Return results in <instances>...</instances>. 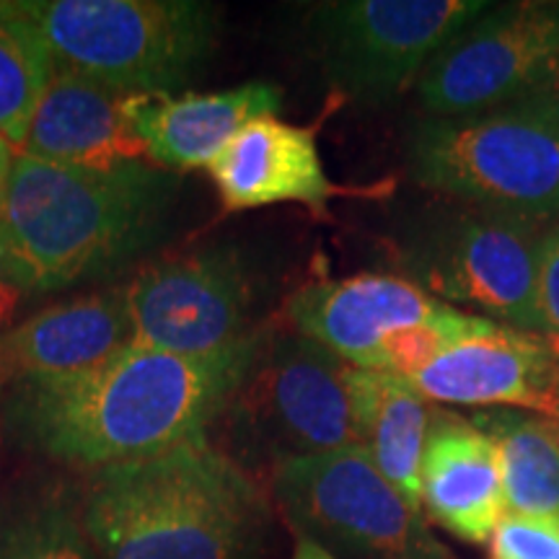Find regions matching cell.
Listing matches in <instances>:
<instances>
[{
	"mask_svg": "<svg viewBox=\"0 0 559 559\" xmlns=\"http://www.w3.org/2000/svg\"><path fill=\"white\" fill-rule=\"evenodd\" d=\"M485 0H332L309 13L313 50L342 94L379 104L419 79Z\"/></svg>",
	"mask_w": 559,
	"mask_h": 559,
	"instance_id": "obj_9",
	"label": "cell"
},
{
	"mask_svg": "<svg viewBox=\"0 0 559 559\" xmlns=\"http://www.w3.org/2000/svg\"><path fill=\"white\" fill-rule=\"evenodd\" d=\"M536 306H539L542 337L559 355V221L544 228L536 267Z\"/></svg>",
	"mask_w": 559,
	"mask_h": 559,
	"instance_id": "obj_24",
	"label": "cell"
},
{
	"mask_svg": "<svg viewBox=\"0 0 559 559\" xmlns=\"http://www.w3.org/2000/svg\"><path fill=\"white\" fill-rule=\"evenodd\" d=\"M280 104L283 91L251 81L215 94H132L124 115L151 164L179 174L213 164L243 124L277 115Z\"/></svg>",
	"mask_w": 559,
	"mask_h": 559,
	"instance_id": "obj_16",
	"label": "cell"
},
{
	"mask_svg": "<svg viewBox=\"0 0 559 559\" xmlns=\"http://www.w3.org/2000/svg\"><path fill=\"white\" fill-rule=\"evenodd\" d=\"M407 381L436 407H510L555 419L559 355L542 334L481 319Z\"/></svg>",
	"mask_w": 559,
	"mask_h": 559,
	"instance_id": "obj_12",
	"label": "cell"
},
{
	"mask_svg": "<svg viewBox=\"0 0 559 559\" xmlns=\"http://www.w3.org/2000/svg\"><path fill=\"white\" fill-rule=\"evenodd\" d=\"M547 226L445 200L417 215L402 239L400 262L412 283L440 304L542 334L536 267Z\"/></svg>",
	"mask_w": 559,
	"mask_h": 559,
	"instance_id": "obj_6",
	"label": "cell"
},
{
	"mask_svg": "<svg viewBox=\"0 0 559 559\" xmlns=\"http://www.w3.org/2000/svg\"><path fill=\"white\" fill-rule=\"evenodd\" d=\"M0 559H99L81 515L62 500L45 498L0 521Z\"/></svg>",
	"mask_w": 559,
	"mask_h": 559,
	"instance_id": "obj_22",
	"label": "cell"
},
{
	"mask_svg": "<svg viewBox=\"0 0 559 559\" xmlns=\"http://www.w3.org/2000/svg\"><path fill=\"white\" fill-rule=\"evenodd\" d=\"M81 523L99 559H257L267 502L207 436L96 469Z\"/></svg>",
	"mask_w": 559,
	"mask_h": 559,
	"instance_id": "obj_3",
	"label": "cell"
},
{
	"mask_svg": "<svg viewBox=\"0 0 559 559\" xmlns=\"http://www.w3.org/2000/svg\"><path fill=\"white\" fill-rule=\"evenodd\" d=\"M13 160H16V148L5 138H0V215H3L5 198H9V181L13 171Z\"/></svg>",
	"mask_w": 559,
	"mask_h": 559,
	"instance_id": "obj_27",
	"label": "cell"
},
{
	"mask_svg": "<svg viewBox=\"0 0 559 559\" xmlns=\"http://www.w3.org/2000/svg\"><path fill=\"white\" fill-rule=\"evenodd\" d=\"M34 296L29 285H26L24 275H21L16 262L5 249V243L0 241V337L16 326L19 311L24 309V304Z\"/></svg>",
	"mask_w": 559,
	"mask_h": 559,
	"instance_id": "obj_25",
	"label": "cell"
},
{
	"mask_svg": "<svg viewBox=\"0 0 559 559\" xmlns=\"http://www.w3.org/2000/svg\"><path fill=\"white\" fill-rule=\"evenodd\" d=\"M547 96H557V99H559V79L555 81V86H551V91H549Z\"/></svg>",
	"mask_w": 559,
	"mask_h": 559,
	"instance_id": "obj_28",
	"label": "cell"
},
{
	"mask_svg": "<svg viewBox=\"0 0 559 559\" xmlns=\"http://www.w3.org/2000/svg\"><path fill=\"white\" fill-rule=\"evenodd\" d=\"M52 81V62L29 32L0 19V138L21 148L34 109Z\"/></svg>",
	"mask_w": 559,
	"mask_h": 559,
	"instance_id": "obj_21",
	"label": "cell"
},
{
	"mask_svg": "<svg viewBox=\"0 0 559 559\" xmlns=\"http://www.w3.org/2000/svg\"><path fill=\"white\" fill-rule=\"evenodd\" d=\"M412 179L445 200L536 223L559 221V99L531 96L459 117H430L407 135Z\"/></svg>",
	"mask_w": 559,
	"mask_h": 559,
	"instance_id": "obj_5",
	"label": "cell"
},
{
	"mask_svg": "<svg viewBox=\"0 0 559 559\" xmlns=\"http://www.w3.org/2000/svg\"><path fill=\"white\" fill-rule=\"evenodd\" d=\"M267 330L207 355L128 345L86 370L11 383L3 415L26 449L75 466L145 459L207 436L254 368Z\"/></svg>",
	"mask_w": 559,
	"mask_h": 559,
	"instance_id": "obj_1",
	"label": "cell"
},
{
	"mask_svg": "<svg viewBox=\"0 0 559 559\" xmlns=\"http://www.w3.org/2000/svg\"><path fill=\"white\" fill-rule=\"evenodd\" d=\"M226 412L239 436L272 453V464L362 449L355 366L293 330L267 332L260 358Z\"/></svg>",
	"mask_w": 559,
	"mask_h": 559,
	"instance_id": "obj_8",
	"label": "cell"
},
{
	"mask_svg": "<svg viewBox=\"0 0 559 559\" xmlns=\"http://www.w3.org/2000/svg\"><path fill=\"white\" fill-rule=\"evenodd\" d=\"M559 79V3H489L417 79L430 117L477 115L549 94Z\"/></svg>",
	"mask_w": 559,
	"mask_h": 559,
	"instance_id": "obj_10",
	"label": "cell"
},
{
	"mask_svg": "<svg viewBox=\"0 0 559 559\" xmlns=\"http://www.w3.org/2000/svg\"><path fill=\"white\" fill-rule=\"evenodd\" d=\"M39 41L52 73H73L120 94H174L205 66L218 13L200 0H0Z\"/></svg>",
	"mask_w": 559,
	"mask_h": 559,
	"instance_id": "obj_4",
	"label": "cell"
},
{
	"mask_svg": "<svg viewBox=\"0 0 559 559\" xmlns=\"http://www.w3.org/2000/svg\"><path fill=\"white\" fill-rule=\"evenodd\" d=\"M207 171L230 213L280 202L324 210L342 192L326 177L313 130L277 120V115L243 124Z\"/></svg>",
	"mask_w": 559,
	"mask_h": 559,
	"instance_id": "obj_14",
	"label": "cell"
},
{
	"mask_svg": "<svg viewBox=\"0 0 559 559\" xmlns=\"http://www.w3.org/2000/svg\"><path fill=\"white\" fill-rule=\"evenodd\" d=\"M449 309L409 277L362 272L304 285L285 304V317L293 332L319 342L349 366L381 370L396 334L430 324Z\"/></svg>",
	"mask_w": 559,
	"mask_h": 559,
	"instance_id": "obj_13",
	"label": "cell"
},
{
	"mask_svg": "<svg viewBox=\"0 0 559 559\" xmlns=\"http://www.w3.org/2000/svg\"><path fill=\"white\" fill-rule=\"evenodd\" d=\"M487 547L489 559H559V515L506 513Z\"/></svg>",
	"mask_w": 559,
	"mask_h": 559,
	"instance_id": "obj_23",
	"label": "cell"
},
{
	"mask_svg": "<svg viewBox=\"0 0 559 559\" xmlns=\"http://www.w3.org/2000/svg\"><path fill=\"white\" fill-rule=\"evenodd\" d=\"M555 419H557V423H559V404H557V417H555Z\"/></svg>",
	"mask_w": 559,
	"mask_h": 559,
	"instance_id": "obj_29",
	"label": "cell"
},
{
	"mask_svg": "<svg viewBox=\"0 0 559 559\" xmlns=\"http://www.w3.org/2000/svg\"><path fill=\"white\" fill-rule=\"evenodd\" d=\"M423 513L466 544H487L506 515L495 443L472 417L436 404L423 453Z\"/></svg>",
	"mask_w": 559,
	"mask_h": 559,
	"instance_id": "obj_15",
	"label": "cell"
},
{
	"mask_svg": "<svg viewBox=\"0 0 559 559\" xmlns=\"http://www.w3.org/2000/svg\"><path fill=\"white\" fill-rule=\"evenodd\" d=\"M293 536H296V544H293L290 559H337L330 549L324 547V544L311 539V536L300 534V531H293Z\"/></svg>",
	"mask_w": 559,
	"mask_h": 559,
	"instance_id": "obj_26",
	"label": "cell"
},
{
	"mask_svg": "<svg viewBox=\"0 0 559 559\" xmlns=\"http://www.w3.org/2000/svg\"><path fill=\"white\" fill-rule=\"evenodd\" d=\"M272 498L337 559H456L360 445L275 461Z\"/></svg>",
	"mask_w": 559,
	"mask_h": 559,
	"instance_id": "obj_7",
	"label": "cell"
},
{
	"mask_svg": "<svg viewBox=\"0 0 559 559\" xmlns=\"http://www.w3.org/2000/svg\"><path fill=\"white\" fill-rule=\"evenodd\" d=\"M498 449L506 513L559 515V423L526 409H479L472 417Z\"/></svg>",
	"mask_w": 559,
	"mask_h": 559,
	"instance_id": "obj_20",
	"label": "cell"
},
{
	"mask_svg": "<svg viewBox=\"0 0 559 559\" xmlns=\"http://www.w3.org/2000/svg\"><path fill=\"white\" fill-rule=\"evenodd\" d=\"M124 96L83 75L52 73L19 153L81 169L148 160L124 115Z\"/></svg>",
	"mask_w": 559,
	"mask_h": 559,
	"instance_id": "obj_18",
	"label": "cell"
},
{
	"mask_svg": "<svg viewBox=\"0 0 559 559\" xmlns=\"http://www.w3.org/2000/svg\"><path fill=\"white\" fill-rule=\"evenodd\" d=\"M362 449L396 492L423 513V453L432 404L400 373L355 368Z\"/></svg>",
	"mask_w": 559,
	"mask_h": 559,
	"instance_id": "obj_19",
	"label": "cell"
},
{
	"mask_svg": "<svg viewBox=\"0 0 559 559\" xmlns=\"http://www.w3.org/2000/svg\"><path fill=\"white\" fill-rule=\"evenodd\" d=\"M177 187L151 160L81 169L19 153L0 241L34 296L109 277L164 239Z\"/></svg>",
	"mask_w": 559,
	"mask_h": 559,
	"instance_id": "obj_2",
	"label": "cell"
},
{
	"mask_svg": "<svg viewBox=\"0 0 559 559\" xmlns=\"http://www.w3.org/2000/svg\"><path fill=\"white\" fill-rule=\"evenodd\" d=\"M130 337L124 285L52 304L0 337V383L86 370L128 347Z\"/></svg>",
	"mask_w": 559,
	"mask_h": 559,
	"instance_id": "obj_17",
	"label": "cell"
},
{
	"mask_svg": "<svg viewBox=\"0 0 559 559\" xmlns=\"http://www.w3.org/2000/svg\"><path fill=\"white\" fill-rule=\"evenodd\" d=\"M130 345L207 355L247 337L251 280L234 249H207L148 264L124 285Z\"/></svg>",
	"mask_w": 559,
	"mask_h": 559,
	"instance_id": "obj_11",
	"label": "cell"
}]
</instances>
